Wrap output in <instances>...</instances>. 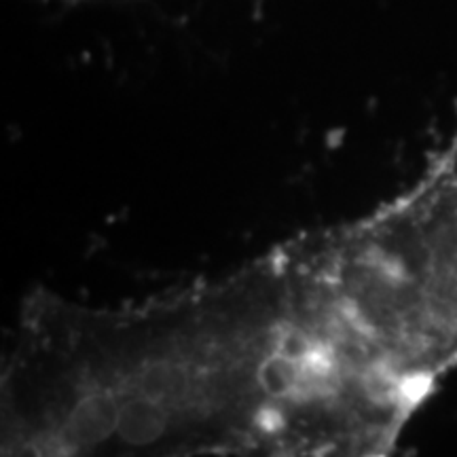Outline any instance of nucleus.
I'll use <instances>...</instances> for the list:
<instances>
[]
</instances>
